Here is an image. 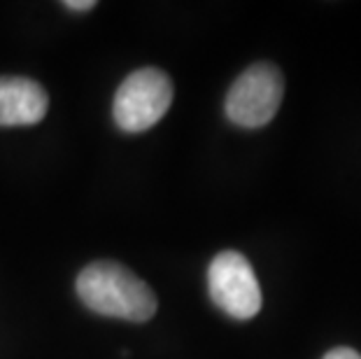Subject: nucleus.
Segmentation results:
<instances>
[{
  "instance_id": "nucleus-1",
  "label": "nucleus",
  "mask_w": 361,
  "mask_h": 359,
  "mask_svg": "<svg viewBox=\"0 0 361 359\" xmlns=\"http://www.w3.org/2000/svg\"><path fill=\"white\" fill-rule=\"evenodd\" d=\"M78 296L98 315L147 322L157 312V296L147 282L117 262H94L78 276Z\"/></svg>"
},
{
  "instance_id": "nucleus-2",
  "label": "nucleus",
  "mask_w": 361,
  "mask_h": 359,
  "mask_svg": "<svg viewBox=\"0 0 361 359\" xmlns=\"http://www.w3.org/2000/svg\"><path fill=\"white\" fill-rule=\"evenodd\" d=\"M173 103V82L159 68H140L121 82L112 114L121 131L142 133L161 121Z\"/></svg>"
},
{
  "instance_id": "nucleus-3",
  "label": "nucleus",
  "mask_w": 361,
  "mask_h": 359,
  "mask_svg": "<svg viewBox=\"0 0 361 359\" xmlns=\"http://www.w3.org/2000/svg\"><path fill=\"white\" fill-rule=\"evenodd\" d=\"M284 96V78L273 63L250 66L238 75L224 101V112L228 121L240 128L266 126L280 110Z\"/></svg>"
},
{
  "instance_id": "nucleus-4",
  "label": "nucleus",
  "mask_w": 361,
  "mask_h": 359,
  "mask_svg": "<svg viewBox=\"0 0 361 359\" xmlns=\"http://www.w3.org/2000/svg\"><path fill=\"white\" fill-rule=\"evenodd\" d=\"M210 299L233 320H250L261 310V287L252 264L240 252L224 250L207 269Z\"/></svg>"
},
{
  "instance_id": "nucleus-5",
  "label": "nucleus",
  "mask_w": 361,
  "mask_h": 359,
  "mask_svg": "<svg viewBox=\"0 0 361 359\" xmlns=\"http://www.w3.org/2000/svg\"><path fill=\"white\" fill-rule=\"evenodd\" d=\"M49 108L40 84L28 78H0V126L37 124Z\"/></svg>"
},
{
  "instance_id": "nucleus-6",
  "label": "nucleus",
  "mask_w": 361,
  "mask_h": 359,
  "mask_svg": "<svg viewBox=\"0 0 361 359\" xmlns=\"http://www.w3.org/2000/svg\"><path fill=\"white\" fill-rule=\"evenodd\" d=\"M324 359H361V355L352 348H334L331 353H326Z\"/></svg>"
},
{
  "instance_id": "nucleus-7",
  "label": "nucleus",
  "mask_w": 361,
  "mask_h": 359,
  "mask_svg": "<svg viewBox=\"0 0 361 359\" xmlns=\"http://www.w3.org/2000/svg\"><path fill=\"white\" fill-rule=\"evenodd\" d=\"M71 12H87V10H94L96 7V0H68L63 3Z\"/></svg>"
}]
</instances>
